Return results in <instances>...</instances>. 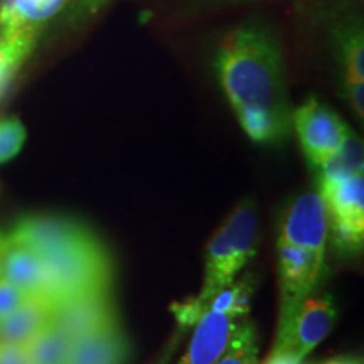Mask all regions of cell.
Masks as SVG:
<instances>
[{"instance_id": "cell-12", "label": "cell", "mask_w": 364, "mask_h": 364, "mask_svg": "<svg viewBox=\"0 0 364 364\" xmlns=\"http://www.w3.org/2000/svg\"><path fill=\"white\" fill-rule=\"evenodd\" d=\"M129 358V338L115 324L73 341L65 364H127Z\"/></svg>"}, {"instance_id": "cell-15", "label": "cell", "mask_w": 364, "mask_h": 364, "mask_svg": "<svg viewBox=\"0 0 364 364\" xmlns=\"http://www.w3.org/2000/svg\"><path fill=\"white\" fill-rule=\"evenodd\" d=\"M363 140L351 130L343 145L318 167L321 182H336L363 176Z\"/></svg>"}, {"instance_id": "cell-6", "label": "cell", "mask_w": 364, "mask_h": 364, "mask_svg": "<svg viewBox=\"0 0 364 364\" xmlns=\"http://www.w3.org/2000/svg\"><path fill=\"white\" fill-rule=\"evenodd\" d=\"M329 233L344 250L356 252L364 238V179L354 176L344 181L321 182Z\"/></svg>"}, {"instance_id": "cell-1", "label": "cell", "mask_w": 364, "mask_h": 364, "mask_svg": "<svg viewBox=\"0 0 364 364\" xmlns=\"http://www.w3.org/2000/svg\"><path fill=\"white\" fill-rule=\"evenodd\" d=\"M216 71L241 129L253 142L277 144L292 127L280 43L267 27L230 31L216 54Z\"/></svg>"}, {"instance_id": "cell-10", "label": "cell", "mask_w": 364, "mask_h": 364, "mask_svg": "<svg viewBox=\"0 0 364 364\" xmlns=\"http://www.w3.org/2000/svg\"><path fill=\"white\" fill-rule=\"evenodd\" d=\"M245 317L247 314L235 311H204L179 364H216Z\"/></svg>"}, {"instance_id": "cell-5", "label": "cell", "mask_w": 364, "mask_h": 364, "mask_svg": "<svg viewBox=\"0 0 364 364\" xmlns=\"http://www.w3.org/2000/svg\"><path fill=\"white\" fill-rule=\"evenodd\" d=\"M68 0H2L0 44L22 61L33 53L48 22Z\"/></svg>"}, {"instance_id": "cell-23", "label": "cell", "mask_w": 364, "mask_h": 364, "mask_svg": "<svg viewBox=\"0 0 364 364\" xmlns=\"http://www.w3.org/2000/svg\"><path fill=\"white\" fill-rule=\"evenodd\" d=\"M263 364H306V363H304V359L295 358L294 354L270 351V354H268V358L263 361Z\"/></svg>"}, {"instance_id": "cell-2", "label": "cell", "mask_w": 364, "mask_h": 364, "mask_svg": "<svg viewBox=\"0 0 364 364\" xmlns=\"http://www.w3.org/2000/svg\"><path fill=\"white\" fill-rule=\"evenodd\" d=\"M7 238L43 260L53 304L86 294H112V255L85 223L56 215L27 216L16 223Z\"/></svg>"}, {"instance_id": "cell-7", "label": "cell", "mask_w": 364, "mask_h": 364, "mask_svg": "<svg viewBox=\"0 0 364 364\" xmlns=\"http://www.w3.org/2000/svg\"><path fill=\"white\" fill-rule=\"evenodd\" d=\"M292 127L304 154L317 169L343 145L351 132L338 113L316 98H309L292 112Z\"/></svg>"}, {"instance_id": "cell-24", "label": "cell", "mask_w": 364, "mask_h": 364, "mask_svg": "<svg viewBox=\"0 0 364 364\" xmlns=\"http://www.w3.org/2000/svg\"><path fill=\"white\" fill-rule=\"evenodd\" d=\"M324 364H361L356 359H348V358H338V359H331V361H326Z\"/></svg>"}, {"instance_id": "cell-8", "label": "cell", "mask_w": 364, "mask_h": 364, "mask_svg": "<svg viewBox=\"0 0 364 364\" xmlns=\"http://www.w3.org/2000/svg\"><path fill=\"white\" fill-rule=\"evenodd\" d=\"M336 317L338 311L329 295L311 294L300 304L284 334L277 336L272 351L306 359L327 338L336 324Z\"/></svg>"}, {"instance_id": "cell-20", "label": "cell", "mask_w": 364, "mask_h": 364, "mask_svg": "<svg viewBox=\"0 0 364 364\" xmlns=\"http://www.w3.org/2000/svg\"><path fill=\"white\" fill-rule=\"evenodd\" d=\"M24 65V61L17 56H14L11 51H7L2 44H0V98L4 97L9 85L19 68Z\"/></svg>"}, {"instance_id": "cell-18", "label": "cell", "mask_w": 364, "mask_h": 364, "mask_svg": "<svg viewBox=\"0 0 364 364\" xmlns=\"http://www.w3.org/2000/svg\"><path fill=\"white\" fill-rule=\"evenodd\" d=\"M27 139L26 127L19 118H0V166L19 156Z\"/></svg>"}, {"instance_id": "cell-4", "label": "cell", "mask_w": 364, "mask_h": 364, "mask_svg": "<svg viewBox=\"0 0 364 364\" xmlns=\"http://www.w3.org/2000/svg\"><path fill=\"white\" fill-rule=\"evenodd\" d=\"M258 218L255 206L245 201L236 206L213 235L206 250L203 289L198 297L182 304L177 317L184 326L198 322L216 294L233 284L236 275L257 253Z\"/></svg>"}, {"instance_id": "cell-9", "label": "cell", "mask_w": 364, "mask_h": 364, "mask_svg": "<svg viewBox=\"0 0 364 364\" xmlns=\"http://www.w3.org/2000/svg\"><path fill=\"white\" fill-rule=\"evenodd\" d=\"M51 322L73 341L118 324L112 294H86L53 304Z\"/></svg>"}, {"instance_id": "cell-25", "label": "cell", "mask_w": 364, "mask_h": 364, "mask_svg": "<svg viewBox=\"0 0 364 364\" xmlns=\"http://www.w3.org/2000/svg\"><path fill=\"white\" fill-rule=\"evenodd\" d=\"M6 240H7V236L2 233V231H0V248L4 247V243H6Z\"/></svg>"}, {"instance_id": "cell-13", "label": "cell", "mask_w": 364, "mask_h": 364, "mask_svg": "<svg viewBox=\"0 0 364 364\" xmlns=\"http://www.w3.org/2000/svg\"><path fill=\"white\" fill-rule=\"evenodd\" d=\"M51 312V300L44 297H29L11 314L0 318V341L27 344L49 324Z\"/></svg>"}, {"instance_id": "cell-21", "label": "cell", "mask_w": 364, "mask_h": 364, "mask_svg": "<svg viewBox=\"0 0 364 364\" xmlns=\"http://www.w3.org/2000/svg\"><path fill=\"white\" fill-rule=\"evenodd\" d=\"M0 364H33L24 344L2 343L0 341Z\"/></svg>"}, {"instance_id": "cell-22", "label": "cell", "mask_w": 364, "mask_h": 364, "mask_svg": "<svg viewBox=\"0 0 364 364\" xmlns=\"http://www.w3.org/2000/svg\"><path fill=\"white\" fill-rule=\"evenodd\" d=\"M344 95L354 113L363 120L364 117V83L359 81H344Z\"/></svg>"}, {"instance_id": "cell-16", "label": "cell", "mask_w": 364, "mask_h": 364, "mask_svg": "<svg viewBox=\"0 0 364 364\" xmlns=\"http://www.w3.org/2000/svg\"><path fill=\"white\" fill-rule=\"evenodd\" d=\"M73 339L49 321L29 343L24 344L33 364H65Z\"/></svg>"}, {"instance_id": "cell-17", "label": "cell", "mask_w": 364, "mask_h": 364, "mask_svg": "<svg viewBox=\"0 0 364 364\" xmlns=\"http://www.w3.org/2000/svg\"><path fill=\"white\" fill-rule=\"evenodd\" d=\"M258 363V339L255 327L247 318L240 322L235 334L231 336L226 351L216 364H257Z\"/></svg>"}, {"instance_id": "cell-11", "label": "cell", "mask_w": 364, "mask_h": 364, "mask_svg": "<svg viewBox=\"0 0 364 364\" xmlns=\"http://www.w3.org/2000/svg\"><path fill=\"white\" fill-rule=\"evenodd\" d=\"M0 277L19 287L29 297L51 300L48 273L43 260L31 248L9 238L0 248Z\"/></svg>"}, {"instance_id": "cell-14", "label": "cell", "mask_w": 364, "mask_h": 364, "mask_svg": "<svg viewBox=\"0 0 364 364\" xmlns=\"http://www.w3.org/2000/svg\"><path fill=\"white\" fill-rule=\"evenodd\" d=\"M338 53L344 71V81L364 83V36L361 21L353 19L341 22L336 33Z\"/></svg>"}, {"instance_id": "cell-3", "label": "cell", "mask_w": 364, "mask_h": 364, "mask_svg": "<svg viewBox=\"0 0 364 364\" xmlns=\"http://www.w3.org/2000/svg\"><path fill=\"white\" fill-rule=\"evenodd\" d=\"M329 220L321 193H304L285 209L279 225V321L284 334L309 295L316 292L326 265ZM275 336V338H277Z\"/></svg>"}, {"instance_id": "cell-19", "label": "cell", "mask_w": 364, "mask_h": 364, "mask_svg": "<svg viewBox=\"0 0 364 364\" xmlns=\"http://www.w3.org/2000/svg\"><path fill=\"white\" fill-rule=\"evenodd\" d=\"M27 299H29V295L22 292L19 287L12 285L11 282L0 277V318L11 314L14 309L24 304Z\"/></svg>"}]
</instances>
